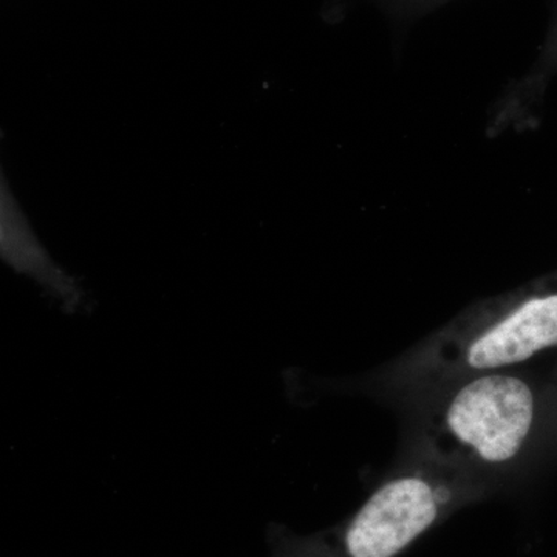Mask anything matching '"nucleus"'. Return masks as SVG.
<instances>
[{
    "mask_svg": "<svg viewBox=\"0 0 557 557\" xmlns=\"http://www.w3.org/2000/svg\"><path fill=\"white\" fill-rule=\"evenodd\" d=\"M408 403L406 453L500 490L533 449L542 395L518 369L446 381Z\"/></svg>",
    "mask_w": 557,
    "mask_h": 557,
    "instance_id": "nucleus-1",
    "label": "nucleus"
},
{
    "mask_svg": "<svg viewBox=\"0 0 557 557\" xmlns=\"http://www.w3.org/2000/svg\"><path fill=\"white\" fill-rule=\"evenodd\" d=\"M497 491L485 480L406 453L354 515L313 536L277 534L274 557H399L460 509Z\"/></svg>",
    "mask_w": 557,
    "mask_h": 557,
    "instance_id": "nucleus-2",
    "label": "nucleus"
},
{
    "mask_svg": "<svg viewBox=\"0 0 557 557\" xmlns=\"http://www.w3.org/2000/svg\"><path fill=\"white\" fill-rule=\"evenodd\" d=\"M557 347V289L486 300L388 364L381 387L401 399L446 381L519 369Z\"/></svg>",
    "mask_w": 557,
    "mask_h": 557,
    "instance_id": "nucleus-3",
    "label": "nucleus"
}]
</instances>
